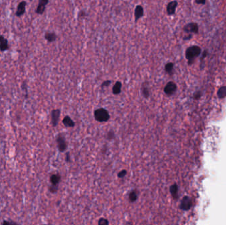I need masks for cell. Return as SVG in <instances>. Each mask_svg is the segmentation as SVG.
<instances>
[{
    "mask_svg": "<svg viewBox=\"0 0 226 225\" xmlns=\"http://www.w3.org/2000/svg\"><path fill=\"white\" fill-rule=\"evenodd\" d=\"M61 180V177L59 174H53L50 176V182L52 185H58Z\"/></svg>",
    "mask_w": 226,
    "mask_h": 225,
    "instance_id": "cell-17",
    "label": "cell"
},
{
    "mask_svg": "<svg viewBox=\"0 0 226 225\" xmlns=\"http://www.w3.org/2000/svg\"><path fill=\"white\" fill-rule=\"evenodd\" d=\"M31 1H32V0H31Z\"/></svg>",
    "mask_w": 226,
    "mask_h": 225,
    "instance_id": "cell-30",
    "label": "cell"
},
{
    "mask_svg": "<svg viewBox=\"0 0 226 225\" xmlns=\"http://www.w3.org/2000/svg\"><path fill=\"white\" fill-rule=\"evenodd\" d=\"M11 222H7V221H4L3 222H2V224H11Z\"/></svg>",
    "mask_w": 226,
    "mask_h": 225,
    "instance_id": "cell-29",
    "label": "cell"
},
{
    "mask_svg": "<svg viewBox=\"0 0 226 225\" xmlns=\"http://www.w3.org/2000/svg\"><path fill=\"white\" fill-rule=\"evenodd\" d=\"M111 81L110 80H107V81H104L101 84V88H104V87H109V86L111 84Z\"/></svg>",
    "mask_w": 226,
    "mask_h": 225,
    "instance_id": "cell-24",
    "label": "cell"
},
{
    "mask_svg": "<svg viewBox=\"0 0 226 225\" xmlns=\"http://www.w3.org/2000/svg\"><path fill=\"white\" fill-rule=\"evenodd\" d=\"M56 141L58 144V148L60 152H64L67 149V143L64 136H62L61 134L58 135L56 139Z\"/></svg>",
    "mask_w": 226,
    "mask_h": 225,
    "instance_id": "cell-5",
    "label": "cell"
},
{
    "mask_svg": "<svg viewBox=\"0 0 226 225\" xmlns=\"http://www.w3.org/2000/svg\"><path fill=\"white\" fill-rule=\"evenodd\" d=\"M62 123L67 127H73L75 125V122L73 121L72 119L69 116H66L64 117Z\"/></svg>",
    "mask_w": 226,
    "mask_h": 225,
    "instance_id": "cell-13",
    "label": "cell"
},
{
    "mask_svg": "<svg viewBox=\"0 0 226 225\" xmlns=\"http://www.w3.org/2000/svg\"><path fill=\"white\" fill-rule=\"evenodd\" d=\"M9 49L8 40L4 36L0 35V51L4 52Z\"/></svg>",
    "mask_w": 226,
    "mask_h": 225,
    "instance_id": "cell-11",
    "label": "cell"
},
{
    "mask_svg": "<svg viewBox=\"0 0 226 225\" xmlns=\"http://www.w3.org/2000/svg\"><path fill=\"white\" fill-rule=\"evenodd\" d=\"M141 92H142L143 95L145 98H148L149 96V89L148 87V86L145 85V83H144L142 85V87H141Z\"/></svg>",
    "mask_w": 226,
    "mask_h": 225,
    "instance_id": "cell-19",
    "label": "cell"
},
{
    "mask_svg": "<svg viewBox=\"0 0 226 225\" xmlns=\"http://www.w3.org/2000/svg\"><path fill=\"white\" fill-rule=\"evenodd\" d=\"M177 85L174 82L170 81L167 83L164 87V93L168 96H171L174 94L177 91Z\"/></svg>",
    "mask_w": 226,
    "mask_h": 225,
    "instance_id": "cell-4",
    "label": "cell"
},
{
    "mask_svg": "<svg viewBox=\"0 0 226 225\" xmlns=\"http://www.w3.org/2000/svg\"><path fill=\"white\" fill-rule=\"evenodd\" d=\"M94 117L97 122H105L110 119L109 112L104 108H99L94 112Z\"/></svg>",
    "mask_w": 226,
    "mask_h": 225,
    "instance_id": "cell-2",
    "label": "cell"
},
{
    "mask_svg": "<svg viewBox=\"0 0 226 225\" xmlns=\"http://www.w3.org/2000/svg\"><path fill=\"white\" fill-rule=\"evenodd\" d=\"M177 6L178 1H176V0H173V1H170L169 3L167 4L166 7L167 14L169 15V16H171V15H175Z\"/></svg>",
    "mask_w": 226,
    "mask_h": 225,
    "instance_id": "cell-6",
    "label": "cell"
},
{
    "mask_svg": "<svg viewBox=\"0 0 226 225\" xmlns=\"http://www.w3.org/2000/svg\"><path fill=\"white\" fill-rule=\"evenodd\" d=\"M46 10V6H43V5H41V4H38V6H37V8L36 9V13L38 14V15H43L44 11H45Z\"/></svg>",
    "mask_w": 226,
    "mask_h": 225,
    "instance_id": "cell-21",
    "label": "cell"
},
{
    "mask_svg": "<svg viewBox=\"0 0 226 225\" xmlns=\"http://www.w3.org/2000/svg\"><path fill=\"white\" fill-rule=\"evenodd\" d=\"M60 113H61V111H60V109L53 110L52 111V113H51L52 124L54 127L57 126L58 124Z\"/></svg>",
    "mask_w": 226,
    "mask_h": 225,
    "instance_id": "cell-9",
    "label": "cell"
},
{
    "mask_svg": "<svg viewBox=\"0 0 226 225\" xmlns=\"http://www.w3.org/2000/svg\"><path fill=\"white\" fill-rule=\"evenodd\" d=\"M165 71L169 75H172L174 71V64L173 62H168L165 65Z\"/></svg>",
    "mask_w": 226,
    "mask_h": 225,
    "instance_id": "cell-14",
    "label": "cell"
},
{
    "mask_svg": "<svg viewBox=\"0 0 226 225\" xmlns=\"http://www.w3.org/2000/svg\"><path fill=\"white\" fill-rule=\"evenodd\" d=\"M44 38L49 43L54 42L57 39V35L54 32H46L44 35Z\"/></svg>",
    "mask_w": 226,
    "mask_h": 225,
    "instance_id": "cell-12",
    "label": "cell"
},
{
    "mask_svg": "<svg viewBox=\"0 0 226 225\" xmlns=\"http://www.w3.org/2000/svg\"><path fill=\"white\" fill-rule=\"evenodd\" d=\"M109 224V222L107 219H104V218H101L98 221V224L99 225H107Z\"/></svg>",
    "mask_w": 226,
    "mask_h": 225,
    "instance_id": "cell-22",
    "label": "cell"
},
{
    "mask_svg": "<svg viewBox=\"0 0 226 225\" xmlns=\"http://www.w3.org/2000/svg\"><path fill=\"white\" fill-rule=\"evenodd\" d=\"M144 15V10L141 5H137L134 9V21L137 23Z\"/></svg>",
    "mask_w": 226,
    "mask_h": 225,
    "instance_id": "cell-8",
    "label": "cell"
},
{
    "mask_svg": "<svg viewBox=\"0 0 226 225\" xmlns=\"http://www.w3.org/2000/svg\"><path fill=\"white\" fill-rule=\"evenodd\" d=\"M178 188L177 184H175L170 187L171 194L172 195L173 198L175 199V200L178 198Z\"/></svg>",
    "mask_w": 226,
    "mask_h": 225,
    "instance_id": "cell-16",
    "label": "cell"
},
{
    "mask_svg": "<svg viewBox=\"0 0 226 225\" xmlns=\"http://www.w3.org/2000/svg\"><path fill=\"white\" fill-rule=\"evenodd\" d=\"M65 161L67 162H69L70 161V153H66V158H65Z\"/></svg>",
    "mask_w": 226,
    "mask_h": 225,
    "instance_id": "cell-28",
    "label": "cell"
},
{
    "mask_svg": "<svg viewBox=\"0 0 226 225\" xmlns=\"http://www.w3.org/2000/svg\"><path fill=\"white\" fill-rule=\"evenodd\" d=\"M192 204H193V203H192L191 199L188 197V196H185V197L183 198L182 201H181L180 208L182 210L188 211L192 207Z\"/></svg>",
    "mask_w": 226,
    "mask_h": 225,
    "instance_id": "cell-7",
    "label": "cell"
},
{
    "mask_svg": "<svg viewBox=\"0 0 226 225\" xmlns=\"http://www.w3.org/2000/svg\"><path fill=\"white\" fill-rule=\"evenodd\" d=\"M58 189V185H52L49 188V190L51 193H56Z\"/></svg>",
    "mask_w": 226,
    "mask_h": 225,
    "instance_id": "cell-23",
    "label": "cell"
},
{
    "mask_svg": "<svg viewBox=\"0 0 226 225\" xmlns=\"http://www.w3.org/2000/svg\"><path fill=\"white\" fill-rule=\"evenodd\" d=\"M183 30L185 31V33L189 34V35H192L191 34L198 33V26L195 23H190L184 27Z\"/></svg>",
    "mask_w": 226,
    "mask_h": 225,
    "instance_id": "cell-3",
    "label": "cell"
},
{
    "mask_svg": "<svg viewBox=\"0 0 226 225\" xmlns=\"http://www.w3.org/2000/svg\"><path fill=\"white\" fill-rule=\"evenodd\" d=\"M201 54V48L198 46H192L186 50L185 56L188 60L189 65L194 63L196 57L199 56Z\"/></svg>",
    "mask_w": 226,
    "mask_h": 225,
    "instance_id": "cell-1",
    "label": "cell"
},
{
    "mask_svg": "<svg viewBox=\"0 0 226 225\" xmlns=\"http://www.w3.org/2000/svg\"><path fill=\"white\" fill-rule=\"evenodd\" d=\"M26 6H27V2L25 1H23L21 2H20L19 5H18L16 13H15L17 17H19L25 14V13L26 11Z\"/></svg>",
    "mask_w": 226,
    "mask_h": 225,
    "instance_id": "cell-10",
    "label": "cell"
},
{
    "mask_svg": "<svg viewBox=\"0 0 226 225\" xmlns=\"http://www.w3.org/2000/svg\"><path fill=\"white\" fill-rule=\"evenodd\" d=\"M127 171H126V170H122V171L119 172V174H118V177L120 178H124L126 175H127Z\"/></svg>",
    "mask_w": 226,
    "mask_h": 225,
    "instance_id": "cell-25",
    "label": "cell"
},
{
    "mask_svg": "<svg viewBox=\"0 0 226 225\" xmlns=\"http://www.w3.org/2000/svg\"><path fill=\"white\" fill-rule=\"evenodd\" d=\"M138 197V192H136V190H133L129 194V201L130 202L134 203L137 200V199Z\"/></svg>",
    "mask_w": 226,
    "mask_h": 225,
    "instance_id": "cell-18",
    "label": "cell"
},
{
    "mask_svg": "<svg viewBox=\"0 0 226 225\" xmlns=\"http://www.w3.org/2000/svg\"><path fill=\"white\" fill-rule=\"evenodd\" d=\"M196 3L200 4H204L206 3V0H196Z\"/></svg>",
    "mask_w": 226,
    "mask_h": 225,
    "instance_id": "cell-27",
    "label": "cell"
},
{
    "mask_svg": "<svg viewBox=\"0 0 226 225\" xmlns=\"http://www.w3.org/2000/svg\"><path fill=\"white\" fill-rule=\"evenodd\" d=\"M121 89H122L121 82L117 81L112 87V93L115 95H119V94L121 93Z\"/></svg>",
    "mask_w": 226,
    "mask_h": 225,
    "instance_id": "cell-15",
    "label": "cell"
},
{
    "mask_svg": "<svg viewBox=\"0 0 226 225\" xmlns=\"http://www.w3.org/2000/svg\"><path fill=\"white\" fill-rule=\"evenodd\" d=\"M49 3V0H38V4L46 6Z\"/></svg>",
    "mask_w": 226,
    "mask_h": 225,
    "instance_id": "cell-26",
    "label": "cell"
},
{
    "mask_svg": "<svg viewBox=\"0 0 226 225\" xmlns=\"http://www.w3.org/2000/svg\"><path fill=\"white\" fill-rule=\"evenodd\" d=\"M217 96L219 98H223L226 96V86L220 88V89L217 91Z\"/></svg>",
    "mask_w": 226,
    "mask_h": 225,
    "instance_id": "cell-20",
    "label": "cell"
}]
</instances>
